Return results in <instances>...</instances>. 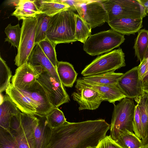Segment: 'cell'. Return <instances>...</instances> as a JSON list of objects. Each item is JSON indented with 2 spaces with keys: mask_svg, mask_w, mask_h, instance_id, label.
<instances>
[{
  "mask_svg": "<svg viewBox=\"0 0 148 148\" xmlns=\"http://www.w3.org/2000/svg\"><path fill=\"white\" fill-rule=\"evenodd\" d=\"M110 127L102 119L77 123L67 121L53 129L50 141L46 148H95Z\"/></svg>",
  "mask_w": 148,
  "mask_h": 148,
  "instance_id": "6da1fadb",
  "label": "cell"
},
{
  "mask_svg": "<svg viewBox=\"0 0 148 148\" xmlns=\"http://www.w3.org/2000/svg\"><path fill=\"white\" fill-rule=\"evenodd\" d=\"M75 14L69 9L50 16L47 38L56 45L77 41L75 37Z\"/></svg>",
  "mask_w": 148,
  "mask_h": 148,
  "instance_id": "7a4b0ae2",
  "label": "cell"
},
{
  "mask_svg": "<svg viewBox=\"0 0 148 148\" xmlns=\"http://www.w3.org/2000/svg\"><path fill=\"white\" fill-rule=\"evenodd\" d=\"M135 105L132 99L127 97L114 106L110 125V135L116 141L126 131L133 132V124Z\"/></svg>",
  "mask_w": 148,
  "mask_h": 148,
  "instance_id": "3957f363",
  "label": "cell"
},
{
  "mask_svg": "<svg viewBox=\"0 0 148 148\" xmlns=\"http://www.w3.org/2000/svg\"><path fill=\"white\" fill-rule=\"evenodd\" d=\"M125 40L124 35L110 29L91 35L84 44L83 49L90 56L99 55L119 47Z\"/></svg>",
  "mask_w": 148,
  "mask_h": 148,
  "instance_id": "277c9868",
  "label": "cell"
},
{
  "mask_svg": "<svg viewBox=\"0 0 148 148\" xmlns=\"http://www.w3.org/2000/svg\"><path fill=\"white\" fill-rule=\"evenodd\" d=\"M125 54L119 48L99 56L86 66L81 74L84 77L114 71L125 66Z\"/></svg>",
  "mask_w": 148,
  "mask_h": 148,
  "instance_id": "5b68a950",
  "label": "cell"
},
{
  "mask_svg": "<svg viewBox=\"0 0 148 148\" xmlns=\"http://www.w3.org/2000/svg\"><path fill=\"white\" fill-rule=\"evenodd\" d=\"M100 1L108 13V22L119 18L143 19L147 15L144 7L136 0Z\"/></svg>",
  "mask_w": 148,
  "mask_h": 148,
  "instance_id": "8992f818",
  "label": "cell"
},
{
  "mask_svg": "<svg viewBox=\"0 0 148 148\" xmlns=\"http://www.w3.org/2000/svg\"><path fill=\"white\" fill-rule=\"evenodd\" d=\"M36 17L23 20L20 42L14 60L18 67L28 62L36 45Z\"/></svg>",
  "mask_w": 148,
  "mask_h": 148,
  "instance_id": "52a82bcc",
  "label": "cell"
},
{
  "mask_svg": "<svg viewBox=\"0 0 148 148\" xmlns=\"http://www.w3.org/2000/svg\"><path fill=\"white\" fill-rule=\"evenodd\" d=\"M37 81L45 91L53 107L58 108L70 101L69 97L62 83L58 82L47 71L43 69Z\"/></svg>",
  "mask_w": 148,
  "mask_h": 148,
  "instance_id": "ba28073f",
  "label": "cell"
},
{
  "mask_svg": "<svg viewBox=\"0 0 148 148\" xmlns=\"http://www.w3.org/2000/svg\"><path fill=\"white\" fill-rule=\"evenodd\" d=\"M76 10L92 29L108 22V13L100 0H90L78 6Z\"/></svg>",
  "mask_w": 148,
  "mask_h": 148,
  "instance_id": "9c48e42d",
  "label": "cell"
},
{
  "mask_svg": "<svg viewBox=\"0 0 148 148\" xmlns=\"http://www.w3.org/2000/svg\"><path fill=\"white\" fill-rule=\"evenodd\" d=\"M138 67H135L123 74L117 83L126 97L132 99L139 98L145 93L143 82L139 78Z\"/></svg>",
  "mask_w": 148,
  "mask_h": 148,
  "instance_id": "30bf717a",
  "label": "cell"
},
{
  "mask_svg": "<svg viewBox=\"0 0 148 148\" xmlns=\"http://www.w3.org/2000/svg\"><path fill=\"white\" fill-rule=\"evenodd\" d=\"M75 90L72 94L73 99L79 105V110H95L103 101L101 95L97 91L76 82Z\"/></svg>",
  "mask_w": 148,
  "mask_h": 148,
  "instance_id": "8fae6325",
  "label": "cell"
},
{
  "mask_svg": "<svg viewBox=\"0 0 148 148\" xmlns=\"http://www.w3.org/2000/svg\"><path fill=\"white\" fill-rule=\"evenodd\" d=\"M42 70L41 66H33L28 62L25 63L16 69L11 83L20 90H27L37 80Z\"/></svg>",
  "mask_w": 148,
  "mask_h": 148,
  "instance_id": "7c38bea8",
  "label": "cell"
},
{
  "mask_svg": "<svg viewBox=\"0 0 148 148\" xmlns=\"http://www.w3.org/2000/svg\"><path fill=\"white\" fill-rule=\"evenodd\" d=\"M32 124L35 148H46L50 141L53 129L48 124L46 116L33 114Z\"/></svg>",
  "mask_w": 148,
  "mask_h": 148,
  "instance_id": "4fadbf2b",
  "label": "cell"
},
{
  "mask_svg": "<svg viewBox=\"0 0 148 148\" xmlns=\"http://www.w3.org/2000/svg\"><path fill=\"white\" fill-rule=\"evenodd\" d=\"M5 92L22 112L36 115V104L25 91L17 89L10 83Z\"/></svg>",
  "mask_w": 148,
  "mask_h": 148,
  "instance_id": "5bb4252c",
  "label": "cell"
},
{
  "mask_svg": "<svg viewBox=\"0 0 148 148\" xmlns=\"http://www.w3.org/2000/svg\"><path fill=\"white\" fill-rule=\"evenodd\" d=\"M23 91L29 95L36 104V115L46 116L53 107L45 91L37 80L29 88Z\"/></svg>",
  "mask_w": 148,
  "mask_h": 148,
  "instance_id": "9a60e30c",
  "label": "cell"
},
{
  "mask_svg": "<svg viewBox=\"0 0 148 148\" xmlns=\"http://www.w3.org/2000/svg\"><path fill=\"white\" fill-rule=\"evenodd\" d=\"M108 23L112 30L124 35L135 34L143 26L142 19L119 18Z\"/></svg>",
  "mask_w": 148,
  "mask_h": 148,
  "instance_id": "2e32d148",
  "label": "cell"
},
{
  "mask_svg": "<svg viewBox=\"0 0 148 148\" xmlns=\"http://www.w3.org/2000/svg\"><path fill=\"white\" fill-rule=\"evenodd\" d=\"M28 62L33 66H41L58 82L62 83L56 69L44 53L38 43L35 45Z\"/></svg>",
  "mask_w": 148,
  "mask_h": 148,
  "instance_id": "e0dca14e",
  "label": "cell"
},
{
  "mask_svg": "<svg viewBox=\"0 0 148 148\" xmlns=\"http://www.w3.org/2000/svg\"><path fill=\"white\" fill-rule=\"evenodd\" d=\"M76 82L95 90L101 95L104 101H108L114 104L116 101H121L126 97L117 84L100 86L88 84L78 80Z\"/></svg>",
  "mask_w": 148,
  "mask_h": 148,
  "instance_id": "ac0fdd59",
  "label": "cell"
},
{
  "mask_svg": "<svg viewBox=\"0 0 148 148\" xmlns=\"http://www.w3.org/2000/svg\"><path fill=\"white\" fill-rule=\"evenodd\" d=\"M20 112V110L6 94L0 105V126L9 130L12 116Z\"/></svg>",
  "mask_w": 148,
  "mask_h": 148,
  "instance_id": "d6986e66",
  "label": "cell"
},
{
  "mask_svg": "<svg viewBox=\"0 0 148 148\" xmlns=\"http://www.w3.org/2000/svg\"><path fill=\"white\" fill-rule=\"evenodd\" d=\"M123 73L109 72L80 77L77 80L93 85L106 86L117 84L118 81Z\"/></svg>",
  "mask_w": 148,
  "mask_h": 148,
  "instance_id": "ffe728a7",
  "label": "cell"
},
{
  "mask_svg": "<svg viewBox=\"0 0 148 148\" xmlns=\"http://www.w3.org/2000/svg\"><path fill=\"white\" fill-rule=\"evenodd\" d=\"M15 9L11 15L15 16L18 20L34 18L38 14L42 13L39 10L34 0H20Z\"/></svg>",
  "mask_w": 148,
  "mask_h": 148,
  "instance_id": "44dd1931",
  "label": "cell"
},
{
  "mask_svg": "<svg viewBox=\"0 0 148 148\" xmlns=\"http://www.w3.org/2000/svg\"><path fill=\"white\" fill-rule=\"evenodd\" d=\"M56 70L63 86L68 87H72L78 74L73 65L67 62L58 61Z\"/></svg>",
  "mask_w": 148,
  "mask_h": 148,
  "instance_id": "7402d4cb",
  "label": "cell"
},
{
  "mask_svg": "<svg viewBox=\"0 0 148 148\" xmlns=\"http://www.w3.org/2000/svg\"><path fill=\"white\" fill-rule=\"evenodd\" d=\"M21 113L12 116L9 130L14 137L18 148H30L22 126Z\"/></svg>",
  "mask_w": 148,
  "mask_h": 148,
  "instance_id": "603a6c76",
  "label": "cell"
},
{
  "mask_svg": "<svg viewBox=\"0 0 148 148\" xmlns=\"http://www.w3.org/2000/svg\"><path fill=\"white\" fill-rule=\"evenodd\" d=\"M34 1L42 13L50 16L70 9L68 5L57 2L55 0H34Z\"/></svg>",
  "mask_w": 148,
  "mask_h": 148,
  "instance_id": "cb8c5ba5",
  "label": "cell"
},
{
  "mask_svg": "<svg viewBox=\"0 0 148 148\" xmlns=\"http://www.w3.org/2000/svg\"><path fill=\"white\" fill-rule=\"evenodd\" d=\"M134 46L135 56L141 62L145 58L148 50V30L140 29L138 32Z\"/></svg>",
  "mask_w": 148,
  "mask_h": 148,
  "instance_id": "d4e9b609",
  "label": "cell"
},
{
  "mask_svg": "<svg viewBox=\"0 0 148 148\" xmlns=\"http://www.w3.org/2000/svg\"><path fill=\"white\" fill-rule=\"evenodd\" d=\"M122 148H142V141L134 132L126 131L121 134L115 141Z\"/></svg>",
  "mask_w": 148,
  "mask_h": 148,
  "instance_id": "484cf974",
  "label": "cell"
},
{
  "mask_svg": "<svg viewBox=\"0 0 148 148\" xmlns=\"http://www.w3.org/2000/svg\"><path fill=\"white\" fill-rule=\"evenodd\" d=\"M75 18L76 39L84 44L91 35V27L79 15L75 14Z\"/></svg>",
  "mask_w": 148,
  "mask_h": 148,
  "instance_id": "4316f807",
  "label": "cell"
},
{
  "mask_svg": "<svg viewBox=\"0 0 148 148\" xmlns=\"http://www.w3.org/2000/svg\"><path fill=\"white\" fill-rule=\"evenodd\" d=\"M50 16L44 13L37 16L35 39V44L47 38L46 32L48 26Z\"/></svg>",
  "mask_w": 148,
  "mask_h": 148,
  "instance_id": "83f0119b",
  "label": "cell"
},
{
  "mask_svg": "<svg viewBox=\"0 0 148 148\" xmlns=\"http://www.w3.org/2000/svg\"><path fill=\"white\" fill-rule=\"evenodd\" d=\"M137 103L141 117L143 132V141L148 132V93H145L140 97L134 99Z\"/></svg>",
  "mask_w": 148,
  "mask_h": 148,
  "instance_id": "f1b7e54d",
  "label": "cell"
},
{
  "mask_svg": "<svg viewBox=\"0 0 148 148\" xmlns=\"http://www.w3.org/2000/svg\"><path fill=\"white\" fill-rule=\"evenodd\" d=\"M4 32L6 36L5 41L8 42L11 46L18 49L21 34V28L20 27L19 24L14 26L12 25L11 23L9 24L5 28Z\"/></svg>",
  "mask_w": 148,
  "mask_h": 148,
  "instance_id": "f546056e",
  "label": "cell"
},
{
  "mask_svg": "<svg viewBox=\"0 0 148 148\" xmlns=\"http://www.w3.org/2000/svg\"><path fill=\"white\" fill-rule=\"evenodd\" d=\"M46 117L48 124L53 129L60 127L67 122L63 112L58 108L53 107Z\"/></svg>",
  "mask_w": 148,
  "mask_h": 148,
  "instance_id": "4dcf8cb0",
  "label": "cell"
},
{
  "mask_svg": "<svg viewBox=\"0 0 148 148\" xmlns=\"http://www.w3.org/2000/svg\"><path fill=\"white\" fill-rule=\"evenodd\" d=\"M12 72L5 62L0 57V92L5 90L10 84Z\"/></svg>",
  "mask_w": 148,
  "mask_h": 148,
  "instance_id": "1f68e13d",
  "label": "cell"
},
{
  "mask_svg": "<svg viewBox=\"0 0 148 148\" xmlns=\"http://www.w3.org/2000/svg\"><path fill=\"white\" fill-rule=\"evenodd\" d=\"M43 52L56 69L58 63L55 47L56 45L47 38L38 43Z\"/></svg>",
  "mask_w": 148,
  "mask_h": 148,
  "instance_id": "d6a6232c",
  "label": "cell"
},
{
  "mask_svg": "<svg viewBox=\"0 0 148 148\" xmlns=\"http://www.w3.org/2000/svg\"><path fill=\"white\" fill-rule=\"evenodd\" d=\"M0 148H18L15 138L10 132L0 126Z\"/></svg>",
  "mask_w": 148,
  "mask_h": 148,
  "instance_id": "836d02e7",
  "label": "cell"
},
{
  "mask_svg": "<svg viewBox=\"0 0 148 148\" xmlns=\"http://www.w3.org/2000/svg\"><path fill=\"white\" fill-rule=\"evenodd\" d=\"M133 126L134 133L142 141L144 138L143 132L140 111L137 104L135 106Z\"/></svg>",
  "mask_w": 148,
  "mask_h": 148,
  "instance_id": "e575fe53",
  "label": "cell"
},
{
  "mask_svg": "<svg viewBox=\"0 0 148 148\" xmlns=\"http://www.w3.org/2000/svg\"><path fill=\"white\" fill-rule=\"evenodd\" d=\"M95 148H122L111 138L110 135L106 136L99 143Z\"/></svg>",
  "mask_w": 148,
  "mask_h": 148,
  "instance_id": "d590c367",
  "label": "cell"
},
{
  "mask_svg": "<svg viewBox=\"0 0 148 148\" xmlns=\"http://www.w3.org/2000/svg\"><path fill=\"white\" fill-rule=\"evenodd\" d=\"M60 3L66 4L70 7V9L72 10H76V8L78 6L89 2L90 0H55Z\"/></svg>",
  "mask_w": 148,
  "mask_h": 148,
  "instance_id": "8d00e7d4",
  "label": "cell"
},
{
  "mask_svg": "<svg viewBox=\"0 0 148 148\" xmlns=\"http://www.w3.org/2000/svg\"><path fill=\"white\" fill-rule=\"evenodd\" d=\"M138 73L139 79L142 81L145 77L147 70V59L145 58L138 66Z\"/></svg>",
  "mask_w": 148,
  "mask_h": 148,
  "instance_id": "74e56055",
  "label": "cell"
},
{
  "mask_svg": "<svg viewBox=\"0 0 148 148\" xmlns=\"http://www.w3.org/2000/svg\"><path fill=\"white\" fill-rule=\"evenodd\" d=\"M145 10L146 14H148V0H136Z\"/></svg>",
  "mask_w": 148,
  "mask_h": 148,
  "instance_id": "f35d334b",
  "label": "cell"
},
{
  "mask_svg": "<svg viewBox=\"0 0 148 148\" xmlns=\"http://www.w3.org/2000/svg\"><path fill=\"white\" fill-rule=\"evenodd\" d=\"M145 58L147 59V70L145 76L142 81L143 87L148 83V50L146 53Z\"/></svg>",
  "mask_w": 148,
  "mask_h": 148,
  "instance_id": "ab89813d",
  "label": "cell"
},
{
  "mask_svg": "<svg viewBox=\"0 0 148 148\" xmlns=\"http://www.w3.org/2000/svg\"><path fill=\"white\" fill-rule=\"evenodd\" d=\"M20 0H8L6 1L5 4L10 6H15L18 5Z\"/></svg>",
  "mask_w": 148,
  "mask_h": 148,
  "instance_id": "60d3db41",
  "label": "cell"
},
{
  "mask_svg": "<svg viewBox=\"0 0 148 148\" xmlns=\"http://www.w3.org/2000/svg\"><path fill=\"white\" fill-rule=\"evenodd\" d=\"M142 142L143 146L147 144L148 146V132L144 140Z\"/></svg>",
  "mask_w": 148,
  "mask_h": 148,
  "instance_id": "b9f144b4",
  "label": "cell"
},
{
  "mask_svg": "<svg viewBox=\"0 0 148 148\" xmlns=\"http://www.w3.org/2000/svg\"><path fill=\"white\" fill-rule=\"evenodd\" d=\"M143 89L145 93H148V83L143 87Z\"/></svg>",
  "mask_w": 148,
  "mask_h": 148,
  "instance_id": "7bdbcfd3",
  "label": "cell"
}]
</instances>
